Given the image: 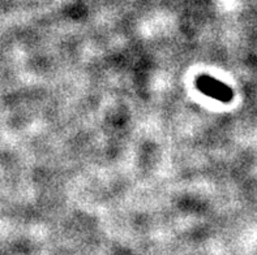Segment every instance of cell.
I'll list each match as a JSON object with an SVG mask.
<instances>
[{
  "label": "cell",
  "mask_w": 257,
  "mask_h": 255,
  "mask_svg": "<svg viewBox=\"0 0 257 255\" xmlns=\"http://www.w3.org/2000/svg\"><path fill=\"white\" fill-rule=\"evenodd\" d=\"M196 87L199 89L200 93L206 97H210L215 100L223 102V103L231 102L232 97H234L231 87H228L227 85L212 76H199L196 78Z\"/></svg>",
  "instance_id": "obj_1"
}]
</instances>
